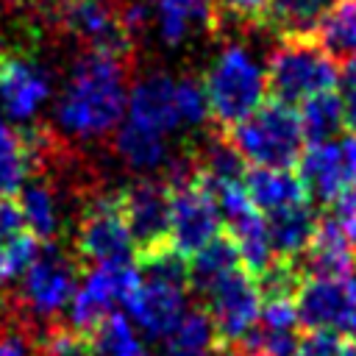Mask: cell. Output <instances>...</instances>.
I'll use <instances>...</instances> for the list:
<instances>
[{
	"mask_svg": "<svg viewBox=\"0 0 356 356\" xmlns=\"http://www.w3.org/2000/svg\"><path fill=\"white\" fill-rule=\"evenodd\" d=\"M298 261L306 278H350L356 270V245L331 214H323L306 253Z\"/></svg>",
	"mask_w": 356,
	"mask_h": 356,
	"instance_id": "cell-14",
	"label": "cell"
},
{
	"mask_svg": "<svg viewBox=\"0 0 356 356\" xmlns=\"http://www.w3.org/2000/svg\"><path fill=\"white\" fill-rule=\"evenodd\" d=\"M44 14L81 50L134 58L136 39L125 25V0H53Z\"/></svg>",
	"mask_w": 356,
	"mask_h": 356,
	"instance_id": "cell-6",
	"label": "cell"
},
{
	"mask_svg": "<svg viewBox=\"0 0 356 356\" xmlns=\"http://www.w3.org/2000/svg\"><path fill=\"white\" fill-rule=\"evenodd\" d=\"M217 350L220 342L203 306L189 309L181 323L161 337V356H214Z\"/></svg>",
	"mask_w": 356,
	"mask_h": 356,
	"instance_id": "cell-22",
	"label": "cell"
},
{
	"mask_svg": "<svg viewBox=\"0 0 356 356\" xmlns=\"http://www.w3.org/2000/svg\"><path fill=\"white\" fill-rule=\"evenodd\" d=\"M298 120H300L303 139H306L309 145L328 142L331 136H337V134L345 128V120H342V100H339L334 92H320V95H314V97H309V100L300 103Z\"/></svg>",
	"mask_w": 356,
	"mask_h": 356,
	"instance_id": "cell-25",
	"label": "cell"
},
{
	"mask_svg": "<svg viewBox=\"0 0 356 356\" xmlns=\"http://www.w3.org/2000/svg\"><path fill=\"white\" fill-rule=\"evenodd\" d=\"M314 39L325 47L334 61L356 58V0H337L334 8L320 19Z\"/></svg>",
	"mask_w": 356,
	"mask_h": 356,
	"instance_id": "cell-24",
	"label": "cell"
},
{
	"mask_svg": "<svg viewBox=\"0 0 356 356\" xmlns=\"http://www.w3.org/2000/svg\"><path fill=\"white\" fill-rule=\"evenodd\" d=\"M200 306L214 325L220 348H239L259 323L261 292L256 278L239 267L200 295Z\"/></svg>",
	"mask_w": 356,
	"mask_h": 356,
	"instance_id": "cell-8",
	"label": "cell"
},
{
	"mask_svg": "<svg viewBox=\"0 0 356 356\" xmlns=\"http://www.w3.org/2000/svg\"><path fill=\"white\" fill-rule=\"evenodd\" d=\"M331 217L339 222V228L348 234V239L356 245V181L348 184L331 203Z\"/></svg>",
	"mask_w": 356,
	"mask_h": 356,
	"instance_id": "cell-32",
	"label": "cell"
},
{
	"mask_svg": "<svg viewBox=\"0 0 356 356\" xmlns=\"http://www.w3.org/2000/svg\"><path fill=\"white\" fill-rule=\"evenodd\" d=\"M337 83H339V89H342V97H339V100H342V120H345V128H348V134L356 136V58L342 64Z\"/></svg>",
	"mask_w": 356,
	"mask_h": 356,
	"instance_id": "cell-31",
	"label": "cell"
},
{
	"mask_svg": "<svg viewBox=\"0 0 356 356\" xmlns=\"http://www.w3.org/2000/svg\"><path fill=\"white\" fill-rule=\"evenodd\" d=\"M0 356H42L39 337L22 312L0 314Z\"/></svg>",
	"mask_w": 356,
	"mask_h": 356,
	"instance_id": "cell-26",
	"label": "cell"
},
{
	"mask_svg": "<svg viewBox=\"0 0 356 356\" xmlns=\"http://www.w3.org/2000/svg\"><path fill=\"white\" fill-rule=\"evenodd\" d=\"M134 256L153 253L170 245V189L164 178H134L120 189Z\"/></svg>",
	"mask_w": 356,
	"mask_h": 356,
	"instance_id": "cell-10",
	"label": "cell"
},
{
	"mask_svg": "<svg viewBox=\"0 0 356 356\" xmlns=\"http://www.w3.org/2000/svg\"><path fill=\"white\" fill-rule=\"evenodd\" d=\"M203 92L209 103L211 128L228 131L264 103L267 75L245 44L228 42L206 70Z\"/></svg>",
	"mask_w": 356,
	"mask_h": 356,
	"instance_id": "cell-2",
	"label": "cell"
},
{
	"mask_svg": "<svg viewBox=\"0 0 356 356\" xmlns=\"http://www.w3.org/2000/svg\"><path fill=\"white\" fill-rule=\"evenodd\" d=\"M345 339L331 331H306L298 337L295 356H342Z\"/></svg>",
	"mask_w": 356,
	"mask_h": 356,
	"instance_id": "cell-30",
	"label": "cell"
},
{
	"mask_svg": "<svg viewBox=\"0 0 356 356\" xmlns=\"http://www.w3.org/2000/svg\"><path fill=\"white\" fill-rule=\"evenodd\" d=\"M342 356H356V345H353V342H345V350H342Z\"/></svg>",
	"mask_w": 356,
	"mask_h": 356,
	"instance_id": "cell-36",
	"label": "cell"
},
{
	"mask_svg": "<svg viewBox=\"0 0 356 356\" xmlns=\"http://www.w3.org/2000/svg\"><path fill=\"white\" fill-rule=\"evenodd\" d=\"M81 270L83 267L70 248L58 242L42 245L39 256L31 261V267L19 278L17 309L25 317L53 320L70 306L81 281Z\"/></svg>",
	"mask_w": 356,
	"mask_h": 356,
	"instance_id": "cell-7",
	"label": "cell"
},
{
	"mask_svg": "<svg viewBox=\"0 0 356 356\" xmlns=\"http://www.w3.org/2000/svg\"><path fill=\"white\" fill-rule=\"evenodd\" d=\"M298 181L306 189V197L312 206H331L334 197L348 186L339 164V150L337 142H320V145H306L300 159H298Z\"/></svg>",
	"mask_w": 356,
	"mask_h": 356,
	"instance_id": "cell-16",
	"label": "cell"
},
{
	"mask_svg": "<svg viewBox=\"0 0 356 356\" xmlns=\"http://www.w3.org/2000/svg\"><path fill=\"white\" fill-rule=\"evenodd\" d=\"M39 172V125L14 128L0 122V200H17Z\"/></svg>",
	"mask_w": 356,
	"mask_h": 356,
	"instance_id": "cell-15",
	"label": "cell"
},
{
	"mask_svg": "<svg viewBox=\"0 0 356 356\" xmlns=\"http://www.w3.org/2000/svg\"><path fill=\"white\" fill-rule=\"evenodd\" d=\"M8 6H28V8H39V11H47L53 0H6Z\"/></svg>",
	"mask_w": 356,
	"mask_h": 356,
	"instance_id": "cell-35",
	"label": "cell"
},
{
	"mask_svg": "<svg viewBox=\"0 0 356 356\" xmlns=\"http://www.w3.org/2000/svg\"><path fill=\"white\" fill-rule=\"evenodd\" d=\"M242 184H245V192H248L253 209L261 214H273V211H281L286 206L309 200L303 184L298 181V175L292 170L248 167Z\"/></svg>",
	"mask_w": 356,
	"mask_h": 356,
	"instance_id": "cell-19",
	"label": "cell"
},
{
	"mask_svg": "<svg viewBox=\"0 0 356 356\" xmlns=\"http://www.w3.org/2000/svg\"><path fill=\"white\" fill-rule=\"evenodd\" d=\"M39 345H42V356H92L86 334L70 328L67 323H50L42 331Z\"/></svg>",
	"mask_w": 356,
	"mask_h": 356,
	"instance_id": "cell-28",
	"label": "cell"
},
{
	"mask_svg": "<svg viewBox=\"0 0 356 356\" xmlns=\"http://www.w3.org/2000/svg\"><path fill=\"white\" fill-rule=\"evenodd\" d=\"M111 147L114 153L136 172H150V170H159L164 161H167V145H164V136H156L145 128H136L131 125L128 120L114 131L111 136Z\"/></svg>",
	"mask_w": 356,
	"mask_h": 356,
	"instance_id": "cell-23",
	"label": "cell"
},
{
	"mask_svg": "<svg viewBox=\"0 0 356 356\" xmlns=\"http://www.w3.org/2000/svg\"><path fill=\"white\" fill-rule=\"evenodd\" d=\"M161 6H172L178 11H184L189 19H200L203 25H209V17H211V6L214 0H156Z\"/></svg>",
	"mask_w": 356,
	"mask_h": 356,
	"instance_id": "cell-33",
	"label": "cell"
},
{
	"mask_svg": "<svg viewBox=\"0 0 356 356\" xmlns=\"http://www.w3.org/2000/svg\"><path fill=\"white\" fill-rule=\"evenodd\" d=\"M239 267H242V261H239L236 245L231 242L228 234H220L189 259V292H195L200 298L217 281H222L225 275H231Z\"/></svg>",
	"mask_w": 356,
	"mask_h": 356,
	"instance_id": "cell-21",
	"label": "cell"
},
{
	"mask_svg": "<svg viewBox=\"0 0 356 356\" xmlns=\"http://www.w3.org/2000/svg\"><path fill=\"white\" fill-rule=\"evenodd\" d=\"M128 122L145 128L156 136H164L178 128L175 108V81L167 72H145L131 83L128 92Z\"/></svg>",
	"mask_w": 356,
	"mask_h": 356,
	"instance_id": "cell-13",
	"label": "cell"
},
{
	"mask_svg": "<svg viewBox=\"0 0 356 356\" xmlns=\"http://www.w3.org/2000/svg\"><path fill=\"white\" fill-rule=\"evenodd\" d=\"M337 0H270L261 28L278 36H312Z\"/></svg>",
	"mask_w": 356,
	"mask_h": 356,
	"instance_id": "cell-20",
	"label": "cell"
},
{
	"mask_svg": "<svg viewBox=\"0 0 356 356\" xmlns=\"http://www.w3.org/2000/svg\"><path fill=\"white\" fill-rule=\"evenodd\" d=\"M295 309L306 331L350 334L356 323V278H303Z\"/></svg>",
	"mask_w": 356,
	"mask_h": 356,
	"instance_id": "cell-11",
	"label": "cell"
},
{
	"mask_svg": "<svg viewBox=\"0 0 356 356\" xmlns=\"http://www.w3.org/2000/svg\"><path fill=\"white\" fill-rule=\"evenodd\" d=\"M131 83L134 58L81 50L64 75L56 103L61 131L75 139H111L122 125Z\"/></svg>",
	"mask_w": 356,
	"mask_h": 356,
	"instance_id": "cell-1",
	"label": "cell"
},
{
	"mask_svg": "<svg viewBox=\"0 0 356 356\" xmlns=\"http://www.w3.org/2000/svg\"><path fill=\"white\" fill-rule=\"evenodd\" d=\"M267 95L284 106L303 103L320 92H331L339 70L325 47L312 36H281L267 56Z\"/></svg>",
	"mask_w": 356,
	"mask_h": 356,
	"instance_id": "cell-4",
	"label": "cell"
},
{
	"mask_svg": "<svg viewBox=\"0 0 356 356\" xmlns=\"http://www.w3.org/2000/svg\"><path fill=\"white\" fill-rule=\"evenodd\" d=\"M222 134L245 161L273 170H292L306 145L298 111L278 100H264L250 117Z\"/></svg>",
	"mask_w": 356,
	"mask_h": 356,
	"instance_id": "cell-5",
	"label": "cell"
},
{
	"mask_svg": "<svg viewBox=\"0 0 356 356\" xmlns=\"http://www.w3.org/2000/svg\"><path fill=\"white\" fill-rule=\"evenodd\" d=\"M53 78L33 47L0 42V122L28 120L50 97Z\"/></svg>",
	"mask_w": 356,
	"mask_h": 356,
	"instance_id": "cell-9",
	"label": "cell"
},
{
	"mask_svg": "<svg viewBox=\"0 0 356 356\" xmlns=\"http://www.w3.org/2000/svg\"><path fill=\"white\" fill-rule=\"evenodd\" d=\"M256 325L261 331H270V334H295L300 328L295 298H270V300H261V314H259V323Z\"/></svg>",
	"mask_w": 356,
	"mask_h": 356,
	"instance_id": "cell-29",
	"label": "cell"
},
{
	"mask_svg": "<svg viewBox=\"0 0 356 356\" xmlns=\"http://www.w3.org/2000/svg\"><path fill=\"white\" fill-rule=\"evenodd\" d=\"M186 292H189V284H184V281L142 275V286H139L134 303L128 306V320H134L150 339H161L189 312Z\"/></svg>",
	"mask_w": 356,
	"mask_h": 356,
	"instance_id": "cell-12",
	"label": "cell"
},
{
	"mask_svg": "<svg viewBox=\"0 0 356 356\" xmlns=\"http://www.w3.org/2000/svg\"><path fill=\"white\" fill-rule=\"evenodd\" d=\"M337 150H339V164H342L345 184H353L356 181V136L353 134H345L337 142Z\"/></svg>",
	"mask_w": 356,
	"mask_h": 356,
	"instance_id": "cell-34",
	"label": "cell"
},
{
	"mask_svg": "<svg viewBox=\"0 0 356 356\" xmlns=\"http://www.w3.org/2000/svg\"><path fill=\"white\" fill-rule=\"evenodd\" d=\"M70 250L83 270L134 261V239L128 231L120 189L106 192L95 186L78 197Z\"/></svg>",
	"mask_w": 356,
	"mask_h": 356,
	"instance_id": "cell-3",
	"label": "cell"
},
{
	"mask_svg": "<svg viewBox=\"0 0 356 356\" xmlns=\"http://www.w3.org/2000/svg\"><path fill=\"white\" fill-rule=\"evenodd\" d=\"M175 108H178V120L186 125H206L209 122V103H206V92H203V81L195 75H181L175 81Z\"/></svg>",
	"mask_w": 356,
	"mask_h": 356,
	"instance_id": "cell-27",
	"label": "cell"
},
{
	"mask_svg": "<svg viewBox=\"0 0 356 356\" xmlns=\"http://www.w3.org/2000/svg\"><path fill=\"white\" fill-rule=\"evenodd\" d=\"M317 220H320L317 206H312L309 200L267 214V234H270L273 256L286 259V261H298L314 236Z\"/></svg>",
	"mask_w": 356,
	"mask_h": 356,
	"instance_id": "cell-18",
	"label": "cell"
},
{
	"mask_svg": "<svg viewBox=\"0 0 356 356\" xmlns=\"http://www.w3.org/2000/svg\"><path fill=\"white\" fill-rule=\"evenodd\" d=\"M22 209L25 228L42 242H58L64 225H61V200H58V178L53 172H39L31 178V184L22 186L17 197Z\"/></svg>",
	"mask_w": 356,
	"mask_h": 356,
	"instance_id": "cell-17",
	"label": "cell"
}]
</instances>
